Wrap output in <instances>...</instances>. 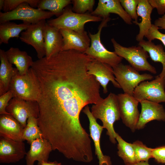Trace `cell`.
<instances>
[{"label":"cell","instance_id":"1","mask_svg":"<svg viewBox=\"0 0 165 165\" xmlns=\"http://www.w3.org/2000/svg\"><path fill=\"white\" fill-rule=\"evenodd\" d=\"M92 60L83 53L69 50L34 62L31 68L40 86L37 102L40 127L62 136H76L83 132L81 112L88 105L103 99L100 83L87 73V65Z\"/></svg>","mask_w":165,"mask_h":165},{"label":"cell","instance_id":"2","mask_svg":"<svg viewBox=\"0 0 165 165\" xmlns=\"http://www.w3.org/2000/svg\"><path fill=\"white\" fill-rule=\"evenodd\" d=\"M91 112L96 119L101 120L103 127L107 130L106 134L108 136L110 141L115 144L117 133L114 130L113 125L116 121L120 118L117 95L110 93L105 98L93 105Z\"/></svg>","mask_w":165,"mask_h":165},{"label":"cell","instance_id":"3","mask_svg":"<svg viewBox=\"0 0 165 165\" xmlns=\"http://www.w3.org/2000/svg\"><path fill=\"white\" fill-rule=\"evenodd\" d=\"M9 90L12 92L13 97L38 102L40 96V86L33 69L31 68L26 74L21 75L15 68Z\"/></svg>","mask_w":165,"mask_h":165},{"label":"cell","instance_id":"4","mask_svg":"<svg viewBox=\"0 0 165 165\" xmlns=\"http://www.w3.org/2000/svg\"><path fill=\"white\" fill-rule=\"evenodd\" d=\"M110 19L109 17L103 19L96 33L92 34L89 32L91 40L90 46L84 53L92 59L108 64L113 68L121 63L123 58L118 56L115 52L108 50L101 40L102 29L107 26Z\"/></svg>","mask_w":165,"mask_h":165},{"label":"cell","instance_id":"5","mask_svg":"<svg viewBox=\"0 0 165 165\" xmlns=\"http://www.w3.org/2000/svg\"><path fill=\"white\" fill-rule=\"evenodd\" d=\"M102 19L100 17L86 13L80 14L74 12L70 8L66 7L62 14L56 18L49 20L47 23L60 30L64 29L82 33L85 24L90 22H99Z\"/></svg>","mask_w":165,"mask_h":165},{"label":"cell","instance_id":"6","mask_svg":"<svg viewBox=\"0 0 165 165\" xmlns=\"http://www.w3.org/2000/svg\"><path fill=\"white\" fill-rule=\"evenodd\" d=\"M111 41L114 52L119 56L126 60L130 65L137 71H148L156 74L157 73L155 68L148 61L149 57L148 52L138 45L130 47L123 46L118 43L114 38Z\"/></svg>","mask_w":165,"mask_h":165},{"label":"cell","instance_id":"7","mask_svg":"<svg viewBox=\"0 0 165 165\" xmlns=\"http://www.w3.org/2000/svg\"><path fill=\"white\" fill-rule=\"evenodd\" d=\"M116 82L124 93L133 96L136 87L141 82L151 80L153 77L147 73L141 74L130 65L122 63L113 68Z\"/></svg>","mask_w":165,"mask_h":165},{"label":"cell","instance_id":"8","mask_svg":"<svg viewBox=\"0 0 165 165\" xmlns=\"http://www.w3.org/2000/svg\"><path fill=\"white\" fill-rule=\"evenodd\" d=\"M49 11L31 7L28 3H23L15 9L8 12H0V23L14 20H20L30 24L49 19L53 16Z\"/></svg>","mask_w":165,"mask_h":165},{"label":"cell","instance_id":"9","mask_svg":"<svg viewBox=\"0 0 165 165\" xmlns=\"http://www.w3.org/2000/svg\"><path fill=\"white\" fill-rule=\"evenodd\" d=\"M165 77L159 75L150 81L141 82L135 88L134 97L139 102L147 100L157 103L165 102Z\"/></svg>","mask_w":165,"mask_h":165},{"label":"cell","instance_id":"10","mask_svg":"<svg viewBox=\"0 0 165 165\" xmlns=\"http://www.w3.org/2000/svg\"><path fill=\"white\" fill-rule=\"evenodd\" d=\"M117 96L120 118L126 126L134 132L140 116L138 108L139 102L133 96L125 93L118 94Z\"/></svg>","mask_w":165,"mask_h":165},{"label":"cell","instance_id":"11","mask_svg":"<svg viewBox=\"0 0 165 165\" xmlns=\"http://www.w3.org/2000/svg\"><path fill=\"white\" fill-rule=\"evenodd\" d=\"M6 111L20 123L23 128L26 127L29 117H34L38 118L39 114L37 102L15 97H13L10 100L6 107Z\"/></svg>","mask_w":165,"mask_h":165},{"label":"cell","instance_id":"12","mask_svg":"<svg viewBox=\"0 0 165 165\" xmlns=\"http://www.w3.org/2000/svg\"><path fill=\"white\" fill-rule=\"evenodd\" d=\"M45 20L31 24L20 34V40L31 46L35 50L38 59L45 57L46 53L44 40V30L46 24Z\"/></svg>","mask_w":165,"mask_h":165},{"label":"cell","instance_id":"13","mask_svg":"<svg viewBox=\"0 0 165 165\" xmlns=\"http://www.w3.org/2000/svg\"><path fill=\"white\" fill-rule=\"evenodd\" d=\"M87 69L88 74L94 76L102 86L104 94L108 92L107 86L110 81L115 87L121 88L116 80L113 68L109 65L92 59L87 64Z\"/></svg>","mask_w":165,"mask_h":165},{"label":"cell","instance_id":"14","mask_svg":"<svg viewBox=\"0 0 165 165\" xmlns=\"http://www.w3.org/2000/svg\"><path fill=\"white\" fill-rule=\"evenodd\" d=\"M23 141L0 138V162L9 163L18 162L26 155Z\"/></svg>","mask_w":165,"mask_h":165},{"label":"cell","instance_id":"15","mask_svg":"<svg viewBox=\"0 0 165 165\" xmlns=\"http://www.w3.org/2000/svg\"><path fill=\"white\" fill-rule=\"evenodd\" d=\"M60 31L63 40L61 51L74 50L84 53L90 47V39L86 31L82 33L64 29Z\"/></svg>","mask_w":165,"mask_h":165},{"label":"cell","instance_id":"16","mask_svg":"<svg viewBox=\"0 0 165 165\" xmlns=\"http://www.w3.org/2000/svg\"><path fill=\"white\" fill-rule=\"evenodd\" d=\"M139 102L141 110L136 130L143 128L148 123L153 120L165 121V111L162 105L147 100Z\"/></svg>","mask_w":165,"mask_h":165},{"label":"cell","instance_id":"17","mask_svg":"<svg viewBox=\"0 0 165 165\" xmlns=\"http://www.w3.org/2000/svg\"><path fill=\"white\" fill-rule=\"evenodd\" d=\"M82 112L86 115L89 120L90 136L94 141L95 154L98 160L99 165H112L110 157L103 155L100 147L101 135L104 128L97 123L88 105L84 108Z\"/></svg>","mask_w":165,"mask_h":165},{"label":"cell","instance_id":"18","mask_svg":"<svg viewBox=\"0 0 165 165\" xmlns=\"http://www.w3.org/2000/svg\"><path fill=\"white\" fill-rule=\"evenodd\" d=\"M29 150L25 157L26 165H34L38 161V164L48 161L50 152L53 150L50 142L44 138L37 139L32 141Z\"/></svg>","mask_w":165,"mask_h":165},{"label":"cell","instance_id":"19","mask_svg":"<svg viewBox=\"0 0 165 165\" xmlns=\"http://www.w3.org/2000/svg\"><path fill=\"white\" fill-rule=\"evenodd\" d=\"M111 13L117 14L127 24H132V19L122 7L120 0H99L97 8L90 14L103 19L109 17Z\"/></svg>","mask_w":165,"mask_h":165},{"label":"cell","instance_id":"20","mask_svg":"<svg viewBox=\"0 0 165 165\" xmlns=\"http://www.w3.org/2000/svg\"><path fill=\"white\" fill-rule=\"evenodd\" d=\"M44 40L45 57L47 59L61 51L63 40L60 30L47 22L44 30Z\"/></svg>","mask_w":165,"mask_h":165},{"label":"cell","instance_id":"21","mask_svg":"<svg viewBox=\"0 0 165 165\" xmlns=\"http://www.w3.org/2000/svg\"><path fill=\"white\" fill-rule=\"evenodd\" d=\"M23 128L13 116L9 114L0 116V136L12 140L23 141Z\"/></svg>","mask_w":165,"mask_h":165},{"label":"cell","instance_id":"22","mask_svg":"<svg viewBox=\"0 0 165 165\" xmlns=\"http://www.w3.org/2000/svg\"><path fill=\"white\" fill-rule=\"evenodd\" d=\"M153 9L150 5L148 0H140L137 8L138 16L141 18L140 22L133 21V23L139 27V32L136 35V40L139 42L143 40L144 37L151 27V14Z\"/></svg>","mask_w":165,"mask_h":165},{"label":"cell","instance_id":"23","mask_svg":"<svg viewBox=\"0 0 165 165\" xmlns=\"http://www.w3.org/2000/svg\"><path fill=\"white\" fill-rule=\"evenodd\" d=\"M5 53L9 61L16 66L21 75L26 74L33 64L32 57L26 52L21 51L18 48L11 47Z\"/></svg>","mask_w":165,"mask_h":165},{"label":"cell","instance_id":"24","mask_svg":"<svg viewBox=\"0 0 165 165\" xmlns=\"http://www.w3.org/2000/svg\"><path fill=\"white\" fill-rule=\"evenodd\" d=\"M0 96L7 92L15 72V68L8 61L5 51L0 49Z\"/></svg>","mask_w":165,"mask_h":165},{"label":"cell","instance_id":"25","mask_svg":"<svg viewBox=\"0 0 165 165\" xmlns=\"http://www.w3.org/2000/svg\"><path fill=\"white\" fill-rule=\"evenodd\" d=\"M29 23L23 22L17 24L10 21H6L0 24V44H8L11 38H19L21 32L25 30L31 24Z\"/></svg>","mask_w":165,"mask_h":165},{"label":"cell","instance_id":"26","mask_svg":"<svg viewBox=\"0 0 165 165\" xmlns=\"http://www.w3.org/2000/svg\"><path fill=\"white\" fill-rule=\"evenodd\" d=\"M138 45L148 53L152 60L155 62L161 63L162 70L158 75L162 78L165 77V52L162 45H155L152 41L143 40L139 42Z\"/></svg>","mask_w":165,"mask_h":165},{"label":"cell","instance_id":"27","mask_svg":"<svg viewBox=\"0 0 165 165\" xmlns=\"http://www.w3.org/2000/svg\"><path fill=\"white\" fill-rule=\"evenodd\" d=\"M116 139L118 142L117 154L125 164H134L137 163L132 143L127 142L117 133Z\"/></svg>","mask_w":165,"mask_h":165},{"label":"cell","instance_id":"28","mask_svg":"<svg viewBox=\"0 0 165 165\" xmlns=\"http://www.w3.org/2000/svg\"><path fill=\"white\" fill-rule=\"evenodd\" d=\"M72 3L70 0H40L37 8L43 10H47L57 17Z\"/></svg>","mask_w":165,"mask_h":165},{"label":"cell","instance_id":"29","mask_svg":"<svg viewBox=\"0 0 165 165\" xmlns=\"http://www.w3.org/2000/svg\"><path fill=\"white\" fill-rule=\"evenodd\" d=\"M41 138H44V136L38 126L37 118L34 117H29L26 127L23 129V141L26 140L30 144L33 140Z\"/></svg>","mask_w":165,"mask_h":165},{"label":"cell","instance_id":"30","mask_svg":"<svg viewBox=\"0 0 165 165\" xmlns=\"http://www.w3.org/2000/svg\"><path fill=\"white\" fill-rule=\"evenodd\" d=\"M137 163L145 162H148L151 158H152L153 148H148L139 141H136L132 143Z\"/></svg>","mask_w":165,"mask_h":165},{"label":"cell","instance_id":"31","mask_svg":"<svg viewBox=\"0 0 165 165\" xmlns=\"http://www.w3.org/2000/svg\"><path fill=\"white\" fill-rule=\"evenodd\" d=\"M73 5L72 10L74 12L80 14H83L88 11L93 12V8L95 4L94 0H72Z\"/></svg>","mask_w":165,"mask_h":165},{"label":"cell","instance_id":"32","mask_svg":"<svg viewBox=\"0 0 165 165\" xmlns=\"http://www.w3.org/2000/svg\"><path fill=\"white\" fill-rule=\"evenodd\" d=\"M139 1L140 0H120L125 12L135 21H138L137 8Z\"/></svg>","mask_w":165,"mask_h":165},{"label":"cell","instance_id":"33","mask_svg":"<svg viewBox=\"0 0 165 165\" xmlns=\"http://www.w3.org/2000/svg\"><path fill=\"white\" fill-rule=\"evenodd\" d=\"M40 0H4L2 9L4 13L11 11L16 9L21 3L27 2L33 8L37 7Z\"/></svg>","mask_w":165,"mask_h":165},{"label":"cell","instance_id":"34","mask_svg":"<svg viewBox=\"0 0 165 165\" xmlns=\"http://www.w3.org/2000/svg\"><path fill=\"white\" fill-rule=\"evenodd\" d=\"M159 28L154 24H152L151 27L145 35V37L148 41H152L155 39L160 41L165 47V34L163 33L159 30Z\"/></svg>","mask_w":165,"mask_h":165},{"label":"cell","instance_id":"35","mask_svg":"<svg viewBox=\"0 0 165 165\" xmlns=\"http://www.w3.org/2000/svg\"><path fill=\"white\" fill-rule=\"evenodd\" d=\"M13 97L12 92L9 90L0 96V115H11L6 112V108L9 102Z\"/></svg>","mask_w":165,"mask_h":165},{"label":"cell","instance_id":"36","mask_svg":"<svg viewBox=\"0 0 165 165\" xmlns=\"http://www.w3.org/2000/svg\"><path fill=\"white\" fill-rule=\"evenodd\" d=\"M152 156L157 162L165 164V145L153 148Z\"/></svg>","mask_w":165,"mask_h":165},{"label":"cell","instance_id":"37","mask_svg":"<svg viewBox=\"0 0 165 165\" xmlns=\"http://www.w3.org/2000/svg\"><path fill=\"white\" fill-rule=\"evenodd\" d=\"M153 9L156 8L158 14L163 15L165 14V0H148Z\"/></svg>","mask_w":165,"mask_h":165},{"label":"cell","instance_id":"38","mask_svg":"<svg viewBox=\"0 0 165 165\" xmlns=\"http://www.w3.org/2000/svg\"><path fill=\"white\" fill-rule=\"evenodd\" d=\"M154 24L158 27L159 29H165V14L156 19Z\"/></svg>","mask_w":165,"mask_h":165},{"label":"cell","instance_id":"39","mask_svg":"<svg viewBox=\"0 0 165 165\" xmlns=\"http://www.w3.org/2000/svg\"><path fill=\"white\" fill-rule=\"evenodd\" d=\"M38 165H61L60 163H58L56 161L54 162H43L40 164H38Z\"/></svg>","mask_w":165,"mask_h":165},{"label":"cell","instance_id":"40","mask_svg":"<svg viewBox=\"0 0 165 165\" xmlns=\"http://www.w3.org/2000/svg\"><path fill=\"white\" fill-rule=\"evenodd\" d=\"M125 165H150L148 162H140L134 164L126 163Z\"/></svg>","mask_w":165,"mask_h":165},{"label":"cell","instance_id":"41","mask_svg":"<svg viewBox=\"0 0 165 165\" xmlns=\"http://www.w3.org/2000/svg\"><path fill=\"white\" fill-rule=\"evenodd\" d=\"M4 5V0H0V10H2Z\"/></svg>","mask_w":165,"mask_h":165}]
</instances>
